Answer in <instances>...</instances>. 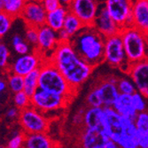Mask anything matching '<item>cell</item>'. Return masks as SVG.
<instances>
[{
  "label": "cell",
  "mask_w": 148,
  "mask_h": 148,
  "mask_svg": "<svg viewBox=\"0 0 148 148\" xmlns=\"http://www.w3.org/2000/svg\"><path fill=\"white\" fill-rule=\"evenodd\" d=\"M80 145L84 148H116L118 145L107 137L101 128H85L79 137Z\"/></svg>",
  "instance_id": "cell-9"
},
{
  "label": "cell",
  "mask_w": 148,
  "mask_h": 148,
  "mask_svg": "<svg viewBox=\"0 0 148 148\" xmlns=\"http://www.w3.org/2000/svg\"><path fill=\"white\" fill-rule=\"evenodd\" d=\"M92 27H94L105 37L116 35L121 31V28L110 15L105 2L99 4L98 13Z\"/></svg>",
  "instance_id": "cell-13"
},
{
  "label": "cell",
  "mask_w": 148,
  "mask_h": 148,
  "mask_svg": "<svg viewBox=\"0 0 148 148\" xmlns=\"http://www.w3.org/2000/svg\"><path fill=\"white\" fill-rule=\"evenodd\" d=\"M104 122V107L88 106L84 113V126L85 128H101Z\"/></svg>",
  "instance_id": "cell-20"
},
{
  "label": "cell",
  "mask_w": 148,
  "mask_h": 148,
  "mask_svg": "<svg viewBox=\"0 0 148 148\" xmlns=\"http://www.w3.org/2000/svg\"><path fill=\"white\" fill-rule=\"evenodd\" d=\"M120 34L128 61L130 64L148 58V42L145 32L132 26L121 29Z\"/></svg>",
  "instance_id": "cell-4"
},
{
  "label": "cell",
  "mask_w": 148,
  "mask_h": 148,
  "mask_svg": "<svg viewBox=\"0 0 148 148\" xmlns=\"http://www.w3.org/2000/svg\"><path fill=\"white\" fill-rule=\"evenodd\" d=\"M19 108L15 107V108H10L6 111L5 113V118L10 120V121H12L16 118H19V115H20V112H19Z\"/></svg>",
  "instance_id": "cell-40"
},
{
  "label": "cell",
  "mask_w": 148,
  "mask_h": 148,
  "mask_svg": "<svg viewBox=\"0 0 148 148\" xmlns=\"http://www.w3.org/2000/svg\"><path fill=\"white\" fill-rule=\"evenodd\" d=\"M8 87V84H7V82H5V80H1L0 81V90L1 92L5 91Z\"/></svg>",
  "instance_id": "cell-41"
},
{
  "label": "cell",
  "mask_w": 148,
  "mask_h": 148,
  "mask_svg": "<svg viewBox=\"0 0 148 148\" xmlns=\"http://www.w3.org/2000/svg\"><path fill=\"white\" fill-rule=\"evenodd\" d=\"M50 60L76 90L89 79L94 69L80 57L70 42L59 43Z\"/></svg>",
  "instance_id": "cell-1"
},
{
  "label": "cell",
  "mask_w": 148,
  "mask_h": 148,
  "mask_svg": "<svg viewBox=\"0 0 148 148\" xmlns=\"http://www.w3.org/2000/svg\"><path fill=\"white\" fill-rule=\"evenodd\" d=\"M39 88L71 99L75 95L77 91L66 81L65 76L50 59L45 60L40 68Z\"/></svg>",
  "instance_id": "cell-3"
},
{
  "label": "cell",
  "mask_w": 148,
  "mask_h": 148,
  "mask_svg": "<svg viewBox=\"0 0 148 148\" xmlns=\"http://www.w3.org/2000/svg\"><path fill=\"white\" fill-rule=\"evenodd\" d=\"M69 12V6L66 5H61L54 11L49 12H47L45 24L48 25L52 29H54L55 31H59L61 29H63L66 17Z\"/></svg>",
  "instance_id": "cell-23"
},
{
  "label": "cell",
  "mask_w": 148,
  "mask_h": 148,
  "mask_svg": "<svg viewBox=\"0 0 148 148\" xmlns=\"http://www.w3.org/2000/svg\"><path fill=\"white\" fill-rule=\"evenodd\" d=\"M105 41L106 37L90 26L84 27L70 43L80 57L95 68L105 61Z\"/></svg>",
  "instance_id": "cell-2"
},
{
  "label": "cell",
  "mask_w": 148,
  "mask_h": 148,
  "mask_svg": "<svg viewBox=\"0 0 148 148\" xmlns=\"http://www.w3.org/2000/svg\"><path fill=\"white\" fill-rule=\"evenodd\" d=\"M128 74L138 91L148 99V58L130 65Z\"/></svg>",
  "instance_id": "cell-18"
},
{
  "label": "cell",
  "mask_w": 148,
  "mask_h": 148,
  "mask_svg": "<svg viewBox=\"0 0 148 148\" xmlns=\"http://www.w3.org/2000/svg\"><path fill=\"white\" fill-rule=\"evenodd\" d=\"M117 86L120 93L123 94H130V95H132V94H134L138 90L133 81H130L127 77H119Z\"/></svg>",
  "instance_id": "cell-30"
},
{
  "label": "cell",
  "mask_w": 148,
  "mask_h": 148,
  "mask_svg": "<svg viewBox=\"0 0 148 148\" xmlns=\"http://www.w3.org/2000/svg\"><path fill=\"white\" fill-rule=\"evenodd\" d=\"M27 2L28 0H0V8L12 18H16L21 15Z\"/></svg>",
  "instance_id": "cell-25"
},
{
  "label": "cell",
  "mask_w": 148,
  "mask_h": 148,
  "mask_svg": "<svg viewBox=\"0 0 148 148\" xmlns=\"http://www.w3.org/2000/svg\"><path fill=\"white\" fill-rule=\"evenodd\" d=\"M58 35V39H59V43H64V42H70L71 36L70 35L66 32L64 29H61L60 30L57 31Z\"/></svg>",
  "instance_id": "cell-39"
},
{
  "label": "cell",
  "mask_w": 148,
  "mask_h": 148,
  "mask_svg": "<svg viewBox=\"0 0 148 148\" xmlns=\"http://www.w3.org/2000/svg\"><path fill=\"white\" fill-rule=\"evenodd\" d=\"M84 27L85 26L84 25L82 21H81L75 14H74L73 12H69L66 17L63 29L70 35V36L72 38L77 33H79L81 30H82Z\"/></svg>",
  "instance_id": "cell-26"
},
{
  "label": "cell",
  "mask_w": 148,
  "mask_h": 148,
  "mask_svg": "<svg viewBox=\"0 0 148 148\" xmlns=\"http://www.w3.org/2000/svg\"><path fill=\"white\" fill-rule=\"evenodd\" d=\"M39 75H40V69H37L24 76L23 90L30 97L39 88Z\"/></svg>",
  "instance_id": "cell-27"
},
{
  "label": "cell",
  "mask_w": 148,
  "mask_h": 148,
  "mask_svg": "<svg viewBox=\"0 0 148 148\" xmlns=\"http://www.w3.org/2000/svg\"><path fill=\"white\" fill-rule=\"evenodd\" d=\"M133 27L143 32L148 30V0H133Z\"/></svg>",
  "instance_id": "cell-19"
},
{
  "label": "cell",
  "mask_w": 148,
  "mask_h": 148,
  "mask_svg": "<svg viewBox=\"0 0 148 148\" xmlns=\"http://www.w3.org/2000/svg\"><path fill=\"white\" fill-rule=\"evenodd\" d=\"M13 103L20 110H22L26 107L31 106V97L28 95L24 90L14 93L13 96Z\"/></svg>",
  "instance_id": "cell-31"
},
{
  "label": "cell",
  "mask_w": 148,
  "mask_h": 148,
  "mask_svg": "<svg viewBox=\"0 0 148 148\" xmlns=\"http://www.w3.org/2000/svg\"><path fill=\"white\" fill-rule=\"evenodd\" d=\"M60 3H61V5H62L69 6V5L71 4L72 0H60Z\"/></svg>",
  "instance_id": "cell-42"
},
{
  "label": "cell",
  "mask_w": 148,
  "mask_h": 148,
  "mask_svg": "<svg viewBox=\"0 0 148 148\" xmlns=\"http://www.w3.org/2000/svg\"><path fill=\"white\" fill-rule=\"evenodd\" d=\"M115 143L121 148L139 147L135 119L131 117L123 116V130Z\"/></svg>",
  "instance_id": "cell-16"
},
{
  "label": "cell",
  "mask_w": 148,
  "mask_h": 148,
  "mask_svg": "<svg viewBox=\"0 0 148 148\" xmlns=\"http://www.w3.org/2000/svg\"><path fill=\"white\" fill-rule=\"evenodd\" d=\"M86 104L88 106H102V101L99 96V94L95 88H92L88 93L86 98Z\"/></svg>",
  "instance_id": "cell-36"
},
{
  "label": "cell",
  "mask_w": 148,
  "mask_h": 148,
  "mask_svg": "<svg viewBox=\"0 0 148 148\" xmlns=\"http://www.w3.org/2000/svg\"><path fill=\"white\" fill-rule=\"evenodd\" d=\"M59 45V39L57 31L52 29L46 24L38 28V42L35 48L36 51L43 56L45 60L48 59V52L51 55L55 48Z\"/></svg>",
  "instance_id": "cell-14"
},
{
  "label": "cell",
  "mask_w": 148,
  "mask_h": 148,
  "mask_svg": "<svg viewBox=\"0 0 148 148\" xmlns=\"http://www.w3.org/2000/svg\"><path fill=\"white\" fill-rule=\"evenodd\" d=\"M41 3L47 12L54 11L62 5L60 0H42Z\"/></svg>",
  "instance_id": "cell-38"
},
{
  "label": "cell",
  "mask_w": 148,
  "mask_h": 148,
  "mask_svg": "<svg viewBox=\"0 0 148 148\" xmlns=\"http://www.w3.org/2000/svg\"><path fill=\"white\" fill-rule=\"evenodd\" d=\"M105 4L121 29L133 26V0H106Z\"/></svg>",
  "instance_id": "cell-8"
},
{
  "label": "cell",
  "mask_w": 148,
  "mask_h": 148,
  "mask_svg": "<svg viewBox=\"0 0 148 148\" xmlns=\"http://www.w3.org/2000/svg\"><path fill=\"white\" fill-rule=\"evenodd\" d=\"M19 123L25 134L46 132L49 121L45 114L33 106L20 110Z\"/></svg>",
  "instance_id": "cell-7"
},
{
  "label": "cell",
  "mask_w": 148,
  "mask_h": 148,
  "mask_svg": "<svg viewBox=\"0 0 148 148\" xmlns=\"http://www.w3.org/2000/svg\"><path fill=\"white\" fill-rule=\"evenodd\" d=\"M13 19L14 18H12L8 13L1 11V13H0V36L1 37L5 36L10 30Z\"/></svg>",
  "instance_id": "cell-33"
},
{
  "label": "cell",
  "mask_w": 148,
  "mask_h": 148,
  "mask_svg": "<svg viewBox=\"0 0 148 148\" xmlns=\"http://www.w3.org/2000/svg\"><path fill=\"white\" fill-rule=\"evenodd\" d=\"M117 82V77L109 75L99 81L97 84L94 86L102 101L103 107L113 106L118 96L120 95Z\"/></svg>",
  "instance_id": "cell-12"
},
{
  "label": "cell",
  "mask_w": 148,
  "mask_h": 148,
  "mask_svg": "<svg viewBox=\"0 0 148 148\" xmlns=\"http://www.w3.org/2000/svg\"><path fill=\"white\" fill-rule=\"evenodd\" d=\"M138 144L141 148H148V109L140 112L135 117Z\"/></svg>",
  "instance_id": "cell-24"
},
{
  "label": "cell",
  "mask_w": 148,
  "mask_h": 148,
  "mask_svg": "<svg viewBox=\"0 0 148 148\" xmlns=\"http://www.w3.org/2000/svg\"><path fill=\"white\" fill-rule=\"evenodd\" d=\"M47 12L41 2L36 0H28L21 17L23 19L27 26L39 28L46 22Z\"/></svg>",
  "instance_id": "cell-15"
},
{
  "label": "cell",
  "mask_w": 148,
  "mask_h": 148,
  "mask_svg": "<svg viewBox=\"0 0 148 148\" xmlns=\"http://www.w3.org/2000/svg\"><path fill=\"white\" fill-rule=\"evenodd\" d=\"M26 41L30 45L36 47L38 42V28L32 26H27V29L25 33Z\"/></svg>",
  "instance_id": "cell-35"
},
{
  "label": "cell",
  "mask_w": 148,
  "mask_h": 148,
  "mask_svg": "<svg viewBox=\"0 0 148 148\" xmlns=\"http://www.w3.org/2000/svg\"><path fill=\"white\" fill-rule=\"evenodd\" d=\"M7 84L10 90L13 93L21 91L24 89V76L10 73L7 78Z\"/></svg>",
  "instance_id": "cell-28"
},
{
  "label": "cell",
  "mask_w": 148,
  "mask_h": 148,
  "mask_svg": "<svg viewBox=\"0 0 148 148\" xmlns=\"http://www.w3.org/2000/svg\"><path fill=\"white\" fill-rule=\"evenodd\" d=\"M45 61L43 56L38 51L34 53H27L24 55H20L11 66H9L10 73H14L22 76H25L30 72L40 69Z\"/></svg>",
  "instance_id": "cell-11"
},
{
  "label": "cell",
  "mask_w": 148,
  "mask_h": 148,
  "mask_svg": "<svg viewBox=\"0 0 148 148\" xmlns=\"http://www.w3.org/2000/svg\"><path fill=\"white\" fill-rule=\"evenodd\" d=\"M105 61L114 68L121 69L123 71L124 66L125 72L128 73L131 64L128 61L123 38L120 33L106 37Z\"/></svg>",
  "instance_id": "cell-6"
},
{
  "label": "cell",
  "mask_w": 148,
  "mask_h": 148,
  "mask_svg": "<svg viewBox=\"0 0 148 148\" xmlns=\"http://www.w3.org/2000/svg\"><path fill=\"white\" fill-rule=\"evenodd\" d=\"M113 107L123 116L131 117L135 119V117L138 114L133 105L132 95H130V94L120 93Z\"/></svg>",
  "instance_id": "cell-21"
},
{
  "label": "cell",
  "mask_w": 148,
  "mask_h": 148,
  "mask_svg": "<svg viewBox=\"0 0 148 148\" xmlns=\"http://www.w3.org/2000/svg\"><path fill=\"white\" fill-rule=\"evenodd\" d=\"M26 134L24 132H18L13 135L8 141L6 146L8 148H21L24 147Z\"/></svg>",
  "instance_id": "cell-34"
},
{
  "label": "cell",
  "mask_w": 148,
  "mask_h": 148,
  "mask_svg": "<svg viewBox=\"0 0 148 148\" xmlns=\"http://www.w3.org/2000/svg\"><path fill=\"white\" fill-rule=\"evenodd\" d=\"M132 100H133V105L135 106L138 113L148 109V102H147L148 99L145 98L141 92L137 90L135 93L132 94Z\"/></svg>",
  "instance_id": "cell-32"
},
{
  "label": "cell",
  "mask_w": 148,
  "mask_h": 148,
  "mask_svg": "<svg viewBox=\"0 0 148 148\" xmlns=\"http://www.w3.org/2000/svg\"><path fill=\"white\" fill-rule=\"evenodd\" d=\"M71 99L66 96L38 88L31 96V106L46 115L64 108Z\"/></svg>",
  "instance_id": "cell-5"
},
{
  "label": "cell",
  "mask_w": 148,
  "mask_h": 148,
  "mask_svg": "<svg viewBox=\"0 0 148 148\" xmlns=\"http://www.w3.org/2000/svg\"><path fill=\"white\" fill-rule=\"evenodd\" d=\"M102 129L107 137H109L114 142L122 132L123 115L120 114L113 106L104 107V122Z\"/></svg>",
  "instance_id": "cell-17"
},
{
  "label": "cell",
  "mask_w": 148,
  "mask_h": 148,
  "mask_svg": "<svg viewBox=\"0 0 148 148\" xmlns=\"http://www.w3.org/2000/svg\"><path fill=\"white\" fill-rule=\"evenodd\" d=\"M55 146V143L46 135L45 132L26 134L24 144L26 148H51Z\"/></svg>",
  "instance_id": "cell-22"
},
{
  "label": "cell",
  "mask_w": 148,
  "mask_h": 148,
  "mask_svg": "<svg viewBox=\"0 0 148 148\" xmlns=\"http://www.w3.org/2000/svg\"><path fill=\"white\" fill-rule=\"evenodd\" d=\"M9 57H10V51L8 47L1 43L0 45V66L1 69H6L9 62Z\"/></svg>",
  "instance_id": "cell-37"
},
{
  "label": "cell",
  "mask_w": 148,
  "mask_h": 148,
  "mask_svg": "<svg viewBox=\"0 0 148 148\" xmlns=\"http://www.w3.org/2000/svg\"><path fill=\"white\" fill-rule=\"evenodd\" d=\"M12 45L13 49L18 53L19 55H24L29 52V44L28 42H25L21 36L14 35L12 38Z\"/></svg>",
  "instance_id": "cell-29"
},
{
  "label": "cell",
  "mask_w": 148,
  "mask_h": 148,
  "mask_svg": "<svg viewBox=\"0 0 148 148\" xmlns=\"http://www.w3.org/2000/svg\"><path fill=\"white\" fill-rule=\"evenodd\" d=\"M145 36H146V39H147V42H148V30L145 32Z\"/></svg>",
  "instance_id": "cell-43"
},
{
  "label": "cell",
  "mask_w": 148,
  "mask_h": 148,
  "mask_svg": "<svg viewBox=\"0 0 148 148\" xmlns=\"http://www.w3.org/2000/svg\"><path fill=\"white\" fill-rule=\"evenodd\" d=\"M99 5L97 0H72L69 9L82 21L85 27H90L96 18Z\"/></svg>",
  "instance_id": "cell-10"
}]
</instances>
